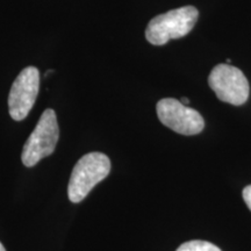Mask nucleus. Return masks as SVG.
I'll use <instances>...</instances> for the list:
<instances>
[{
	"label": "nucleus",
	"instance_id": "1",
	"mask_svg": "<svg viewBox=\"0 0 251 251\" xmlns=\"http://www.w3.org/2000/svg\"><path fill=\"white\" fill-rule=\"evenodd\" d=\"M111 171V161L102 152H90L76 163L71 172L68 186V197L71 202L83 201L93 187L107 177Z\"/></svg>",
	"mask_w": 251,
	"mask_h": 251
},
{
	"label": "nucleus",
	"instance_id": "2",
	"mask_svg": "<svg viewBox=\"0 0 251 251\" xmlns=\"http://www.w3.org/2000/svg\"><path fill=\"white\" fill-rule=\"evenodd\" d=\"M199 12L193 6L172 9L152 19L146 29V39L153 46H163L172 39L186 36L196 26Z\"/></svg>",
	"mask_w": 251,
	"mask_h": 251
},
{
	"label": "nucleus",
	"instance_id": "3",
	"mask_svg": "<svg viewBox=\"0 0 251 251\" xmlns=\"http://www.w3.org/2000/svg\"><path fill=\"white\" fill-rule=\"evenodd\" d=\"M59 139V127L54 109H46L41 115L36 127L24 146L21 159L25 166L31 168L41 159L55 151Z\"/></svg>",
	"mask_w": 251,
	"mask_h": 251
},
{
	"label": "nucleus",
	"instance_id": "4",
	"mask_svg": "<svg viewBox=\"0 0 251 251\" xmlns=\"http://www.w3.org/2000/svg\"><path fill=\"white\" fill-rule=\"evenodd\" d=\"M208 84L216 97L231 105H243L249 98L250 87L247 77L240 69L227 63L216 65L208 77Z\"/></svg>",
	"mask_w": 251,
	"mask_h": 251
},
{
	"label": "nucleus",
	"instance_id": "5",
	"mask_svg": "<svg viewBox=\"0 0 251 251\" xmlns=\"http://www.w3.org/2000/svg\"><path fill=\"white\" fill-rule=\"evenodd\" d=\"M157 117L164 126L181 135H196L205 127V121L199 112L185 106L179 100L165 98L156 106Z\"/></svg>",
	"mask_w": 251,
	"mask_h": 251
},
{
	"label": "nucleus",
	"instance_id": "6",
	"mask_svg": "<svg viewBox=\"0 0 251 251\" xmlns=\"http://www.w3.org/2000/svg\"><path fill=\"white\" fill-rule=\"evenodd\" d=\"M40 89V72L35 67L24 69L15 78L8 96V111L15 121H23L36 101Z\"/></svg>",
	"mask_w": 251,
	"mask_h": 251
},
{
	"label": "nucleus",
	"instance_id": "7",
	"mask_svg": "<svg viewBox=\"0 0 251 251\" xmlns=\"http://www.w3.org/2000/svg\"><path fill=\"white\" fill-rule=\"evenodd\" d=\"M177 251H221L218 247L207 241H188L178 248Z\"/></svg>",
	"mask_w": 251,
	"mask_h": 251
},
{
	"label": "nucleus",
	"instance_id": "8",
	"mask_svg": "<svg viewBox=\"0 0 251 251\" xmlns=\"http://www.w3.org/2000/svg\"><path fill=\"white\" fill-rule=\"evenodd\" d=\"M243 199L244 201H246L248 208L251 211V185L249 186H247L246 188L243 190Z\"/></svg>",
	"mask_w": 251,
	"mask_h": 251
},
{
	"label": "nucleus",
	"instance_id": "9",
	"mask_svg": "<svg viewBox=\"0 0 251 251\" xmlns=\"http://www.w3.org/2000/svg\"><path fill=\"white\" fill-rule=\"evenodd\" d=\"M179 101H180L181 103H183V105L187 106L188 103H190V99H188V98H181V99L179 100Z\"/></svg>",
	"mask_w": 251,
	"mask_h": 251
},
{
	"label": "nucleus",
	"instance_id": "10",
	"mask_svg": "<svg viewBox=\"0 0 251 251\" xmlns=\"http://www.w3.org/2000/svg\"><path fill=\"white\" fill-rule=\"evenodd\" d=\"M0 251H6V249H5V247L2 246V243L0 242Z\"/></svg>",
	"mask_w": 251,
	"mask_h": 251
}]
</instances>
